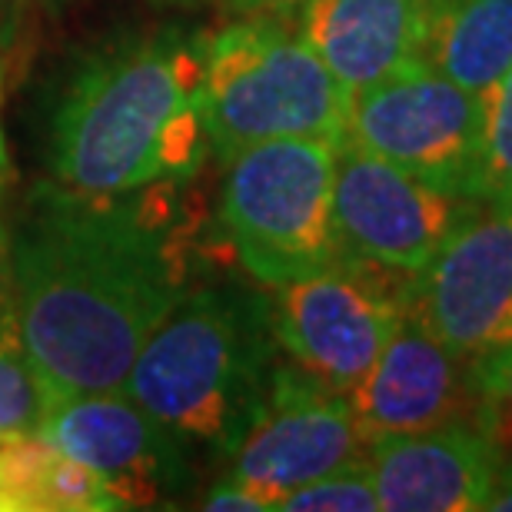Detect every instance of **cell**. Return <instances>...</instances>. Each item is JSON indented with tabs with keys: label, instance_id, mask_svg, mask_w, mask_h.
Instances as JSON below:
<instances>
[{
	"label": "cell",
	"instance_id": "6da1fadb",
	"mask_svg": "<svg viewBox=\"0 0 512 512\" xmlns=\"http://www.w3.org/2000/svg\"><path fill=\"white\" fill-rule=\"evenodd\" d=\"M163 187L124 197L30 187L10 227V303L54 396L124 389L140 346L190 290L183 237L157 210Z\"/></svg>",
	"mask_w": 512,
	"mask_h": 512
},
{
	"label": "cell",
	"instance_id": "7a4b0ae2",
	"mask_svg": "<svg viewBox=\"0 0 512 512\" xmlns=\"http://www.w3.org/2000/svg\"><path fill=\"white\" fill-rule=\"evenodd\" d=\"M203 34L124 30L80 50L47 104V167L97 197L193 180L210 157L200 107Z\"/></svg>",
	"mask_w": 512,
	"mask_h": 512
},
{
	"label": "cell",
	"instance_id": "3957f363",
	"mask_svg": "<svg viewBox=\"0 0 512 512\" xmlns=\"http://www.w3.org/2000/svg\"><path fill=\"white\" fill-rule=\"evenodd\" d=\"M276 353L263 290L193 286L140 346L124 389L197 459H230L270 396Z\"/></svg>",
	"mask_w": 512,
	"mask_h": 512
},
{
	"label": "cell",
	"instance_id": "277c9868",
	"mask_svg": "<svg viewBox=\"0 0 512 512\" xmlns=\"http://www.w3.org/2000/svg\"><path fill=\"white\" fill-rule=\"evenodd\" d=\"M350 100L290 20L237 17L203 34L200 107L220 163L266 140H343Z\"/></svg>",
	"mask_w": 512,
	"mask_h": 512
},
{
	"label": "cell",
	"instance_id": "5b68a950",
	"mask_svg": "<svg viewBox=\"0 0 512 512\" xmlns=\"http://www.w3.org/2000/svg\"><path fill=\"white\" fill-rule=\"evenodd\" d=\"M330 137H283L237 153L220 190V223L253 283L303 280L346 260L333 217Z\"/></svg>",
	"mask_w": 512,
	"mask_h": 512
},
{
	"label": "cell",
	"instance_id": "8992f818",
	"mask_svg": "<svg viewBox=\"0 0 512 512\" xmlns=\"http://www.w3.org/2000/svg\"><path fill=\"white\" fill-rule=\"evenodd\" d=\"M409 276L343 260L270 296L273 333L293 366L350 393L406 316Z\"/></svg>",
	"mask_w": 512,
	"mask_h": 512
},
{
	"label": "cell",
	"instance_id": "52a82bcc",
	"mask_svg": "<svg viewBox=\"0 0 512 512\" xmlns=\"http://www.w3.org/2000/svg\"><path fill=\"white\" fill-rule=\"evenodd\" d=\"M476 207L346 137L336 147L333 217L346 260L416 276Z\"/></svg>",
	"mask_w": 512,
	"mask_h": 512
},
{
	"label": "cell",
	"instance_id": "ba28073f",
	"mask_svg": "<svg viewBox=\"0 0 512 512\" xmlns=\"http://www.w3.org/2000/svg\"><path fill=\"white\" fill-rule=\"evenodd\" d=\"M37 433L84 463L120 509L180 506L200 483V459L127 389L54 396Z\"/></svg>",
	"mask_w": 512,
	"mask_h": 512
},
{
	"label": "cell",
	"instance_id": "9c48e42d",
	"mask_svg": "<svg viewBox=\"0 0 512 512\" xmlns=\"http://www.w3.org/2000/svg\"><path fill=\"white\" fill-rule=\"evenodd\" d=\"M346 140L436 187L466 193L479 143V94L409 60L350 100Z\"/></svg>",
	"mask_w": 512,
	"mask_h": 512
},
{
	"label": "cell",
	"instance_id": "30bf717a",
	"mask_svg": "<svg viewBox=\"0 0 512 512\" xmlns=\"http://www.w3.org/2000/svg\"><path fill=\"white\" fill-rule=\"evenodd\" d=\"M409 310L473 363L512 350V207L479 203L409 276Z\"/></svg>",
	"mask_w": 512,
	"mask_h": 512
},
{
	"label": "cell",
	"instance_id": "8fae6325",
	"mask_svg": "<svg viewBox=\"0 0 512 512\" xmlns=\"http://www.w3.org/2000/svg\"><path fill=\"white\" fill-rule=\"evenodd\" d=\"M366 449L370 433L350 396L323 386L300 366L280 363L260 416L227 463L233 479L247 483L276 509L296 486L363 459Z\"/></svg>",
	"mask_w": 512,
	"mask_h": 512
},
{
	"label": "cell",
	"instance_id": "7c38bea8",
	"mask_svg": "<svg viewBox=\"0 0 512 512\" xmlns=\"http://www.w3.org/2000/svg\"><path fill=\"white\" fill-rule=\"evenodd\" d=\"M346 396L370 436L453 423L483 426L479 363L449 350L409 306L383 353Z\"/></svg>",
	"mask_w": 512,
	"mask_h": 512
},
{
	"label": "cell",
	"instance_id": "4fadbf2b",
	"mask_svg": "<svg viewBox=\"0 0 512 512\" xmlns=\"http://www.w3.org/2000/svg\"><path fill=\"white\" fill-rule=\"evenodd\" d=\"M506 449L486 426L453 423L423 433L370 436V473L386 512H479Z\"/></svg>",
	"mask_w": 512,
	"mask_h": 512
},
{
	"label": "cell",
	"instance_id": "5bb4252c",
	"mask_svg": "<svg viewBox=\"0 0 512 512\" xmlns=\"http://www.w3.org/2000/svg\"><path fill=\"white\" fill-rule=\"evenodd\" d=\"M426 7L429 0H310L296 27L353 97L419 60Z\"/></svg>",
	"mask_w": 512,
	"mask_h": 512
},
{
	"label": "cell",
	"instance_id": "9a60e30c",
	"mask_svg": "<svg viewBox=\"0 0 512 512\" xmlns=\"http://www.w3.org/2000/svg\"><path fill=\"white\" fill-rule=\"evenodd\" d=\"M419 60L486 94L512 67V0H429Z\"/></svg>",
	"mask_w": 512,
	"mask_h": 512
},
{
	"label": "cell",
	"instance_id": "2e32d148",
	"mask_svg": "<svg viewBox=\"0 0 512 512\" xmlns=\"http://www.w3.org/2000/svg\"><path fill=\"white\" fill-rule=\"evenodd\" d=\"M114 493L40 433L0 436V512H117Z\"/></svg>",
	"mask_w": 512,
	"mask_h": 512
},
{
	"label": "cell",
	"instance_id": "e0dca14e",
	"mask_svg": "<svg viewBox=\"0 0 512 512\" xmlns=\"http://www.w3.org/2000/svg\"><path fill=\"white\" fill-rule=\"evenodd\" d=\"M54 393L40 380L34 360H30L14 303L0 306V436L10 433H37Z\"/></svg>",
	"mask_w": 512,
	"mask_h": 512
},
{
	"label": "cell",
	"instance_id": "ac0fdd59",
	"mask_svg": "<svg viewBox=\"0 0 512 512\" xmlns=\"http://www.w3.org/2000/svg\"><path fill=\"white\" fill-rule=\"evenodd\" d=\"M469 197L512 207V67L479 94V143Z\"/></svg>",
	"mask_w": 512,
	"mask_h": 512
},
{
	"label": "cell",
	"instance_id": "d6986e66",
	"mask_svg": "<svg viewBox=\"0 0 512 512\" xmlns=\"http://www.w3.org/2000/svg\"><path fill=\"white\" fill-rule=\"evenodd\" d=\"M276 509L286 512H373L380 509V496H376V483L370 473V459H353L346 466L330 469L320 479L296 486L286 493Z\"/></svg>",
	"mask_w": 512,
	"mask_h": 512
},
{
	"label": "cell",
	"instance_id": "ffe728a7",
	"mask_svg": "<svg viewBox=\"0 0 512 512\" xmlns=\"http://www.w3.org/2000/svg\"><path fill=\"white\" fill-rule=\"evenodd\" d=\"M479 383H483V426L512 453V350L479 363Z\"/></svg>",
	"mask_w": 512,
	"mask_h": 512
},
{
	"label": "cell",
	"instance_id": "44dd1931",
	"mask_svg": "<svg viewBox=\"0 0 512 512\" xmlns=\"http://www.w3.org/2000/svg\"><path fill=\"white\" fill-rule=\"evenodd\" d=\"M200 509H213V512H260V509H270V503L253 493L247 483L233 479L230 473L217 479L207 493L200 496Z\"/></svg>",
	"mask_w": 512,
	"mask_h": 512
},
{
	"label": "cell",
	"instance_id": "7402d4cb",
	"mask_svg": "<svg viewBox=\"0 0 512 512\" xmlns=\"http://www.w3.org/2000/svg\"><path fill=\"white\" fill-rule=\"evenodd\" d=\"M233 17H280L290 20L310 4V0H223Z\"/></svg>",
	"mask_w": 512,
	"mask_h": 512
},
{
	"label": "cell",
	"instance_id": "603a6c76",
	"mask_svg": "<svg viewBox=\"0 0 512 512\" xmlns=\"http://www.w3.org/2000/svg\"><path fill=\"white\" fill-rule=\"evenodd\" d=\"M486 512H512V453L509 449L503 453V463H499V473H496L493 493H489Z\"/></svg>",
	"mask_w": 512,
	"mask_h": 512
},
{
	"label": "cell",
	"instance_id": "cb8c5ba5",
	"mask_svg": "<svg viewBox=\"0 0 512 512\" xmlns=\"http://www.w3.org/2000/svg\"><path fill=\"white\" fill-rule=\"evenodd\" d=\"M10 180H14V167H10V147L4 130V67H0V203H4Z\"/></svg>",
	"mask_w": 512,
	"mask_h": 512
},
{
	"label": "cell",
	"instance_id": "d4e9b609",
	"mask_svg": "<svg viewBox=\"0 0 512 512\" xmlns=\"http://www.w3.org/2000/svg\"><path fill=\"white\" fill-rule=\"evenodd\" d=\"M10 300V230L0 223V306Z\"/></svg>",
	"mask_w": 512,
	"mask_h": 512
},
{
	"label": "cell",
	"instance_id": "484cf974",
	"mask_svg": "<svg viewBox=\"0 0 512 512\" xmlns=\"http://www.w3.org/2000/svg\"><path fill=\"white\" fill-rule=\"evenodd\" d=\"M157 4H163V7H197V4H203V0H157Z\"/></svg>",
	"mask_w": 512,
	"mask_h": 512
},
{
	"label": "cell",
	"instance_id": "4316f807",
	"mask_svg": "<svg viewBox=\"0 0 512 512\" xmlns=\"http://www.w3.org/2000/svg\"><path fill=\"white\" fill-rule=\"evenodd\" d=\"M4 4H7V0H0V10H4Z\"/></svg>",
	"mask_w": 512,
	"mask_h": 512
}]
</instances>
